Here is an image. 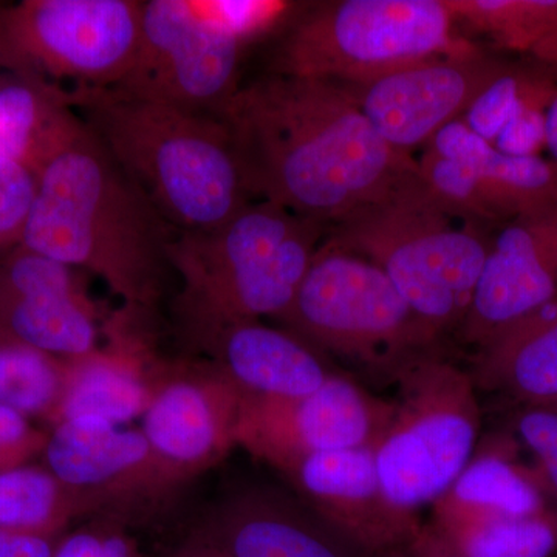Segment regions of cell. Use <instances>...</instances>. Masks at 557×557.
Masks as SVG:
<instances>
[{
	"instance_id": "obj_1",
	"label": "cell",
	"mask_w": 557,
	"mask_h": 557,
	"mask_svg": "<svg viewBox=\"0 0 557 557\" xmlns=\"http://www.w3.org/2000/svg\"><path fill=\"white\" fill-rule=\"evenodd\" d=\"M228 126L251 200L330 226L420 177L335 81L265 73L240 86Z\"/></svg>"
},
{
	"instance_id": "obj_2",
	"label": "cell",
	"mask_w": 557,
	"mask_h": 557,
	"mask_svg": "<svg viewBox=\"0 0 557 557\" xmlns=\"http://www.w3.org/2000/svg\"><path fill=\"white\" fill-rule=\"evenodd\" d=\"M36 177L22 247L90 271L129 309H156L174 273L175 230L83 120Z\"/></svg>"
},
{
	"instance_id": "obj_3",
	"label": "cell",
	"mask_w": 557,
	"mask_h": 557,
	"mask_svg": "<svg viewBox=\"0 0 557 557\" xmlns=\"http://www.w3.org/2000/svg\"><path fill=\"white\" fill-rule=\"evenodd\" d=\"M69 100L175 231L215 228L251 203L219 116L86 86Z\"/></svg>"
},
{
	"instance_id": "obj_4",
	"label": "cell",
	"mask_w": 557,
	"mask_h": 557,
	"mask_svg": "<svg viewBox=\"0 0 557 557\" xmlns=\"http://www.w3.org/2000/svg\"><path fill=\"white\" fill-rule=\"evenodd\" d=\"M327 230L252 200L215 228L175 231L168 248L182 282L174 309L194 346L215 330L284 314Z\"/></svg>"
},
{
	"instance_id": "obj_5",
	"label": "cell",
	"mask_w": 557,
	"mask_h": 557,
	"mask_svg": "<svg viewBox=\"0 0 557 557\" xmlns=\"http://www.w3.org/2000/svg\"><path fill=\"white\" fill-rule=\"evenodd\" d=\"M458 222L418 177L332 223L324 242L375 263L438 336L467 317L490 248Z\"/></svg>"
},
{
	"instance_id": "obj_6",
	"label": "cell",
	"mask_w": 557,
	"mask_h": 557,
	"mask_svg": "<svg viewBox=\"0 0 557 557\" xmlns=\"http://www.w3.org/2000/svg\"><path fill=\"white\" fill-rule=\"evenodd\" d=\"M448 0H336L293 17L265 73L362 84L472 50L454 36Z\"/></svg>"
},
{
	"instance_id": "obj_7",
	"label": "cell",
	"mask_w": 557,
	"mask_h": 557,
	"mask_svg": "<svg viewBox=\"0 0 557 557\" xmlns=\"http://www.w3.org/2000/svg\"><path fill=\"white\" fill-rule=\"evenodd\" d=\"M277 321L314 350L391 376L438 338L383 270L324 240Z\"/></svg>"
},
{
	"instance_id": "obj_8",
	"label": "cell",
	"mask_w": 557,
	"mask_h": 557,
	"mask_svg": "<svg viewBox=\"0 0 557 557\" xmlns=\"http://www.w3.org/2000/svg\"><path fill=\"white\" fill-rule=\"evenodd\" d=\"M394 418L375 448L388 500L405 511L438 500L474 457L480 409L471 373L426 354L397 375Z\"/></svg>"
},
{
	"instance_id": "obj_9",
	"label": "cell",
	"mask_w": 557,
	"mask_h": 557,
	"mask_svg": "<svg viewBox=\"0 0 557 557\" xmlns=\"http://www.w3.org/2000/svg\"><path fill=\"white\" fill-rule=\"evenodd\" d=\"M245 47L196 0H148L134 64L109 90L220 119L240 89Z\"/></svg>"
},
{
	"instance_id": "obj_10",
	"label": "cell",
	"mask_w": 557,
	"mask_h": 557,
	"mask_svg": "<svg viewBox=\"0 0 557 557\" xmlns=\"http://www.w3.org/2000/svg\"><path fill=\"white\" fill-rule=\"evenodd\" d=\"M139 0H25L0 13V33L28 76L112 89L141 33Z\"/></svg>"
},
{
	"instance_id": "obj_11",
	"label": "cell",
	"mask_w": 557,
	"mask_h": 557,
	"mask_svg": "<svg viewBox=\"0 0 557 557\" xmlns=\"http://www.w3.org/2000/svg\"><path fill=\"white\" fill-rule=\"evenodd\" d=\"M418 170L432 196L471 225L557 215L556 161L505 156L461 119L429 139Z\"/></svg>"
},
{
	"instance_id": "obj_12",
	"label": "cell",
	"mask_w": 557,
	"mask_h": 557,
	"mask_svg": "<svg viewBox=\"0 0 557 557\" xmlns=\"http://www.w3.org/2000/svg\"><path fill=\"white\" fill-rule=\"evenodd\" d=\"M395 405L332 373L302 398L245 394L236 445L285 472L302 458L332 450L376 448Z\"/></svg>"
},
{
	"instance_id": "obj_13",
	"label": "cell",
	"mask_w": 557,
	"mask_h": 557,
	"mask_svg": "<svg viewBox=\"0 0 557 557\" xmlns=\"http://www.w3.org/2000/svg\"><path fill=\"white\" fill-rule=\"evenodd\" d=\"M479 47L418 62L362 84H341L392 148L410 153L450 121L509 67Z\"/></svg>"
},
{
	"instance_id": "obj_14",
	"label": "cell",
	"mask_w": 557,
	"mask_h": 557,
	"mask_svg": "<svg viewBox=\"0 0 557 557\" xmlns=\"http://www.w3.org/2000/svg\"><path fill=\"white\" fill-rule=\"evenodd\" d=\"M143 413L148 440L163 483L189 478L236 445L245 392L222 369L178 366L163 370Z\"/></svg>"
},
{
	"instance_id": "obj_15",
	"label": "cell",
	"mask_w": 557,
	"mask_h": 557,
	"mask_svg": "<svg viewBox=\"0 0 557 557\" xmlns=\"http://www.w3.org/2000/svg\"><path fill=\"white\" fill-rule=\"evenodd\" d=\"M300 500L362 556L405 544L424 523L384 493L375 448L332 450L302 458L284 472Z\"/></svg>"
},
{
	"instance_id": "obj_16",
	"label": "cell",
	"mask_w": 557,
	"mask_h": 557,
	"mask_svg": "<svg viewBox=\"0 0 557 557\" xmlns=\"http://www.w3.org/2000/svg\"><path fill=\"white\" fill-rule=\"evenodd\" d=\"M557 299V215L505 223L487 248L471 306L458 332L482 346L498 330Z\"/></svg>"
},
{
	"instance_id": "obj_17",
	"label": "cell",
	"mask_w": 557,
	"mask_h": 557,
	"mask_svg": "<svg viewBox=\"0 0 557 557\" xmlns=\"http://www.w3.org/2000/svg\"><path fill=\"white\" fill-rule=\"evenodd\" d=\"M44 463L62 485L100 508L126 491L163 485L148 440L100 418L58 421L47 434Z\"/></svg>"
},
{
	"instance_id": "obj_18",
	"label": "cell",
	"mask_w": 557,
	"mask_h": 557,
	"mask_svg": "<svg viewBox=\"0 0 557 557\" xmlns=\"http://www.w3.org/2000/svg\"><path fill=\"white\" fill-rule=\"evenodd\" d=\"M196 534L230 557H364L304 502L265 490L231 498Z\"/></svg>"
},
{
	"instance_id": "obj_19",
	"label": "cell",
	"mask_w": 557,
	"mask_h": 557,
	"mask_svg": "<svg viewBox=\"0 0 557 557\" xmlns=\"http://www.w3.org/2000/svg\"><path fill=\"white\" fill-rule=\"evenodd\" d=\"M196 346L207 350L245 394L255 397H307L332 375L313 347L260 321L215 330Z\"/></svg>"
},
{
	"instance_id": "obj_20",
	"label": "cell",
	"mask_w": 557,
	"mask_h": 557,
	"mask_svg": "<svg viewBox=\"0 0 557 557\" xmlns=\"http://www.w3.org/2000/svg\"><path fill=\"white\" fill-rule=\"evenodd\" d=\"M471 376L527 408L557 409V299L483 343Z\"/></svg>"
},
{
	"instance_id": "obj_21",
	"label": "cell",
	"mask_w": 557,
	"mask_h": 557,
	"mask_svg": "<svg viewBox=\"0 0 557 557\" xmlns=\"http://www.w3.org/2000/svg\"><path fill=\"white\" fill-rule=\"evenodd\" d=\"M113 344L106 350L69 362L67 384L53 424L67 418L91 417L120 424L143 417L152 398L153 386L145 372L143 344L127 335L123 310L110 325Z\"/></svg>"
},
{
	"instance_id": "obj_22",
	"label": "cell",
	"mask_w": 557,
	"mask_h": 557,
	"mask_svg": "<svg viewBox=\"0 0 557 557\" xmlns=\"http://www.w3.org/2000/svg\"><path fill=\"white\" fill-rule=\"evenodd\" d=\"M98 310L78 273L0 296V341H14L62 361H75L97 351Z\"/></svg>"
},
{
	"instance_id": "obj_23",
	"label": "cell",
	"mask_w": 557,
	"mask_h": 557,
	"mask_svg": "<svg viewBox=\"0 0 557 557\" xmlns=\"http://www.w3.org/2000/svg\"><path fill=\"white\" fill-rule=\"evenodd\" d=\"M79 120L67 90L49 79L14 75L0 84V160L36 174Z\"/></svg>"
},
{
	"instance_id": "obj_24",
	"label": "cell",
	"mask_w": 557,
	"mask_h": 557,
	"mask_svg": "<svg viewBox=\"0 0 557 557\" xmlns=\"http://www.w3.org/2000/svg\"><path fill=\"white\" fill-rule=\"evenodd\" d=\"M548 511L536 480L497 453L471 458L434 504V522L479 518H523Z\"/></svg>"
},
{
	"instance_id": "obj_25",
	"label": "cell",
	"mask_w": 557,
	"mask_h": 557,
	"mask_svg": "<svg viewBox=\"0 0 557 557\" xmlns=\"http://www.w3.org/2000/svg\"><path fill=\"white\" fill-rule=\"evenodd\" d=\"M457 22L500 49L557 65V0H448Z\"/></svg>"
},
{
	"instance_id": "obj_26",
	"label": "cell",
	"mask_w": 557,
	"mask_h": 557,
	"mask_svg": "<svg viewBox=\"0 0 557 557\" xmlns=\"http://www.w3.org/2000/svg\"><path fill=\"white\" fill-rule=\"evenodd\" d=\"M95 509L47 468L24 465L0 471V528L57 539L73 519Z\"/></svg>"
},
{
	"instance_id": "obj_27",
	"label": "cell",
	"mask_w": 557,
	"mask_h": 557,
	"mask_svg": "<svg viewBox=\"0 0 557 557\" xmlns=\"http://www.w3.org/2000/svg\"><path fill=\"white\" fill-rule=\"evenodd\" d=\"M463 557H557V515L479 518L429 523Z\"/></svg>"
},
{
	"instance_id": "obj_28",
	"label": "cell",
	"mask_w": 557,
	"mask_h": 557,
	"mask_svg": "<svg viewBox=\"0 0 557 557\" xmlns=\"http://www.w3.org/2000/svg\"><path fill=\"white\" fill-rule=\"evenodd\" d=\"M67 373V361L14 341H0V405L5 408L53 423Z\"/></svg>"
},
{
	"instance_id": "obj_29",
	"label": "cell",
	"mask_w": 557,
	"mask_h": 557,
	"mask_svg": "<svg viewBox=\"0 0 557 557\" xmlns=\"http://www.w3.org/2000/svg\"><path fill=\"white\" fill-rule=\"evenodd\" d=\"M557 95V86L547 73L511 64L475 98L461 120L480 138L493 145L509 121L523 109L544 108Z\"/></svg>"
},
{
	"instance_id": "obj_30",
	"label": "cell",
	"mask_w": 557,
	"mask_h": 557,
	"mask_svg": "<svg viewBox=\"0 0 557 557\" xmlns=\"http://www.w3.org/2000/svg\"><path fill=\"white\" fill-rule=\"evenodd\" d=\"M38 190L27 166L0 160V252L21 245Z\"/></svg>"
},
{
	"instance_id": "obj_31",
	"label": "cell",
	"mask_w": 557,
	"mask_h": 557,
	"mask_svg": "<svg viewBox=\"0 0 557 557\" xmlns=\"http://www.w3.org/2000/svg\"><path fill=\"white\" fill-rule=\"evenodd\" d=\"M200 2V0H199ZM201 10L245 44L273 30L295 10L284 2H245V0H205Z\"/></svg>"
},
{
	"instance_id": "obj_32",
	"label": "cell",
	"mask_w": 557,
	"mask_h": 557,
	"mask_svg": "<svg viewBox=\"0 0 557 557\" xmlns=\"http://www.w3.org/2000/svg\"><path fill=\"white\" fill-rule=\"evenodd\" d=\"M516 431L536 456L545 485L557 494V410L525 408L519 413Z\"/></svg>"
},
{
	"instance_id": "obj_33",
	"label": "cell",
	"mask_w": 557,
	"mask_h": 557,
	"mask_svg": "<svg viewBox=\"0 0 557 557\" xmlns=\"http://www.w3.org/2000/svg\"><path fill=\"white\" fill-rule=\"evenodd\" d=\"M46 442L47 434L33 426L30 418L0 405V471L30 463Z\"/></svg>"
},
{
	"instance_id": "obj_34",
	"label": "cell",
	"mask_w": 557,
	"mask_h": 557,
	"mask_svg": "<svg viewBox=\"0 0 557 557\" xmlns=\"http://www.w3.org/2000/svg\"><path fill=\"white\" fill-rule=\"evenodd\" d=\"M53 557H139L134 541L116 528L89 527L58 541Z\"/></svg>"
},
{
	"instance_id": "obj_35",
	"label": "cell",
	"mask_w": 557,
	"mask_h": 557,
	"mask_svg": "<svg viewBox=\"0 0 557 557\" xmlns=\"http://www.w3.org/2000/svg\"><path fill=\"white\" fill-rule=\"evenodd\" d=\"M545 112L536 106L523 109L497 135L494 148L509 157H537L545 146Z\"/></svg>"
},
{
	"instance_id": "obj_36",
	"label": "cell",
	"mask_w": 557,
	"mask_h": 557,
	"mask_svg": "<svg viewBox=\"0 0 557 557\" xmlns=\"http://www.w3.org/2000/svg\"><path fill=\"white\" fill-rule=\"evenodd\" d=\"M364 557H463L438 536L437 531L429 523H424L420 533L405 544L384 549Z\"/></svg>"
},
{
	"instance_id": "obj_37",
	"label": "cell",
	"mask_w": 557,
	"mask_h": 557,
	"mask_svg": "<svg viewBox=\"0 0 557 557\" xmlns=\"http://www.w3.org/2000/svg\"><path fill=\"white\" fill-rule=\"evenodd\" d=\"M58 541L0 528V557H53Z\"/></svg>"
},
{
	"instance_id": "obj_38",
	"label": "cell",
	"mask_w": 557,
	"mask_h": 557,
	"mask_svg": "<svg viewBox=\"0 0 557 557\" xmlns=\"http://www.w3.org/2000/svg\"><path fill=\"white\" fill-rule=\"evenodd\" d=\"M164 557H230L225 552L209 544L208 541L194 534L185 544L180 545L178 548L172 549Z\"/></svg>"
},
{
	"instance_id": "obj_39",
	"label": "cell",
	"mask_w": 557,
	"mask_h": 557,
	"mask_svg": "<svg viewBox=\"0 0 557 557\" xmlns=\"http://www.w3.org/2000/svg\"><path fill=\"white\" fill-rule=\"evenodd\" d=\"M545 146L557 163V95L545 112Z\"/></svg>"
},
{
	"instance_id": "obj_40",
	"label": "cell",
	"mask_w": 557,
	"mask_h": 557,
	"mask_svg": "<svg viewBox=\"0 0 557 557\" xmlns=\"http://www.w3.org/2000/svg\"><path fill=\"white\" fill-rule=\"evenodd\" d=\"M0 67L10 70L16 76H28L22 69L20 61L14 57L13 51L10 50L7 40L3 39L2 33H0Z\"/></svg>"
},
{
	"instance_id": "obj_41",
	"label": "cell",
	"mask_w": 557,
	"mask_h": 557,
	"mask_svg": "<svg viewBox=\"0 0 557 557\" xmlns=\"http://www.w3.org/2000/svg\"><path fill=\"white\" fill-rule=\"evenodd\" d=\"M555 410H557V409H555Z\"/></svg>"
}]
</instances>
